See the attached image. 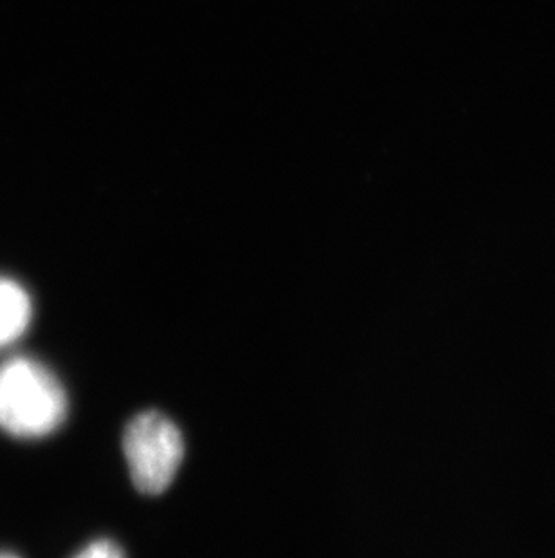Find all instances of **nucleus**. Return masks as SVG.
Masks as SVG:
<instances>
[{"instance_id": "1", "label": "nucleus", "mask_w": 555, "mask_h": 558, "mask_svg": "<svg viewBox=\"0 0 555 558\" xmlns=\"http://www.w3.org/2000/svg\"><path fill=\"white\" fill-rule=\"evenodd\" d=\"M67 395L60 379L37 360L0 364V430L21 439L53 434L67 417Z\"/></svg>"}, {"instance_id": "5", "label": "nucleus", "mask_w": 555, "mask_h": 558, "mask_svg": "<svg viewBox=\"0 0 555 558\" xmlns=\"http://www.w3.org/2000/svg\"><path fill=\"white\" fill-rule=\"evenodd\" d=\"M0 558H18V557H16V555L4 554V551H2V554H0Z\"/></svg>"}, {"instance_id": "2", "label": "nucleus", "mask_w": 555, "mask_h": 558, "mask_svg": "<svg viewBox=\"0 0 555 558\" xmlns=\"http://www.w3.org/2000/svg\"><path fill=\"white\" fill-rule=\"evenodd\" d=\"M123 452L137 490L159 496L170 488L183 463V434L161 412H143L126 425Z\"/></svg>"}, {"instance_id": "4", "label": "nucleus", "mask_w": 555, "mask_h": 558, "mask_svg": "<svg viewBox=\"0 0 555 558\" xmlns=\"http://www.w3.org/2000/svg\"><path fill=\"white\" fill-rule=\"evenodd\" d=\"M73 558H126L123 549L109 538H100L95 543L87 544L82 551Z\"/></svg>"}, {"instance_id": "3", "label": "nucleus", "mask_w": 555, "mask_h": 558, "mask_svg": "<svg viewBox=\"0 0 555 558\" xmlns=\"http://www.w3.org/2000/svg\"><path fill=\"white\" fill-rule=\"evenodd\" d=\"M32 296L15 280L0 277V349L16 342L32 324Z\"/></svg>"}]
</instances>
